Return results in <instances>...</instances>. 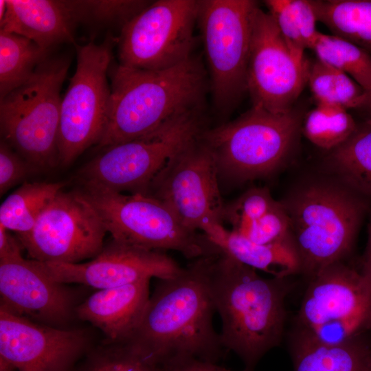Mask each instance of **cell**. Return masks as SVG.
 Returning a JSON list of instances; mask_svg holds the SVG:
<instances>
[{"label": "cell", "instance_id": "cell-1", "mask_svg": "<svg viewBox=\"0 0 371 371\" xmlns=\"http://www.w3.org/2000/svg\"><path fill=\"white\" fill-rule=\"evenodd\" d=\"M216 255V254H215ZM215 255L195 259L171 278L159 280L128 343L161 369L188 359L217 363L223 357L209 290Z\"/></svg>", "mask_w": 371, "mask_h": 371}, {"label": "cell", "instance_id": "cell-2", "mask_svg": "<svg viewBox=\"0 0 371 371\" xmlns=\"http://www.w3.org/2000/svg\"><path fill=\"white\" fill-rule=\"evenodd\" d=\"M284 280L264 278L221 252L213 258L209 290L221 319V344L241 359L246 370L282 339L289 291Z\"/></svg>", "mask_w": 371, "mask_h": 371}, {"label": "cell", "instance_id": "cell-3", "mask_svg": "<svg viewBox=\"0 0 371 371\" xmlns=\"http://www.w3.org/2000/svg\"><path fill=\"white\" fill-rule=\"evenodd\" d=\"M207 86L204 68L193 56L157 70L118 65L111 74L107 122L98 147L142 137L181 115L201 109Z\"/></svg>", "mask_w": 371, "mask_h": 371}, {"label": "cell", "instance_id": "cell-4", "mask_svg": "<svg viewBox=\"0 0 371 371\" xmlns=\"http://www.w3.org/2000/svg\"><path fill=\"white\" fill-rule=\"evenodd\" d=\"M282 202L300 271L309 279L343 262L368 209L363 196L341 183L322 181L302 186Z\"/></svg>", "mask_w": 371, "mask_h": 371}, {"label": "cell", "instance_id": "cell-5", "mask_svg": "<svg viewBox=\"0 0 371 371\" xmlns=\"http://www.w3.org/2000/svg\"><path fill=\"white\" fill-rule=\"evenodd\" d=\"M70 62L49 56L23 84L0 98V131L4 141L38 169L58 163L60 90Z\"/></svg>", "mask_w": 371, "mask_h": 371}, {"label": "cell", "instance_id": "cell-6", "mask_svg": "<svg viewBox=\"0 0 371 371\" xmlns=\"http://www.w3.org/2000/svg\"><path fill=\"white\" fill-rule=\"evenodd\" d=\"M301 126V114L295 108L277 114L252 106L234 120L205 129L200 137L212 152L219 176L243 182L278 168Z\"/></svg>", "mask_w": 371, "mask_h": 371}, {"label": "cell", "instance_id": "cell-7", "mask_svg": "<svg viewBox=\"0 0 371 371\" xmlns=\"http://www.w3.org/2000/svg\"><path fill=\"white\" fill-rule=\"evenodd\" d=\"M82 191L114 240L149 250H173L194 260L219 253L204 234L186 227L158 199L87 186Z\"/></svg>", "mask_w": 371, "mask_h": 371}, {"label": "cell", "instance_id": "cell-8", "mask_svg": "<svg viewBox=\"0 0 371 371\" xmlns=\"http://www.w3.org/2000/svg\"><path fill=\"white\" fill-rule=\"evenodd\" d=\"M205 128L201 112H188L145 136L104 148L82 168L79 178L83 186L146 194L167 161Z\"/></svg>", "mask_w": 371, "mask_h": 371}, {"label": "cell", "instance_id": "cell-9", "mask_svg": "<svg viewBox=\"0 0 371 371\" xmlns=\"http://www.w3.org/2000/svg\"><path fill=\"white\" fill-rule=\"evenodd\" d=\"M117 38L76 45L77 65L62 98L58 133V163L71 164L100 142L107 122L111 85L107 74Z\"/></svg>", "mask_w": 371, "mask_h": 371}, {"label": "cell", "instance_id": "cell-10", "mask_svg": "<svg viewBox=\"0 0 371 371\" xmlns=\"http://www.w3.org/2000/svg\"><path fill=\"white\" fill-rule=\"evenodd\" d=\"M251 0L199 1V26L215 107L225 113L247 90L252 20Z\"/></svg>", "mask_w": 371, "mask_h": 371}, {"label": "cell", "instance_id": "cell-11", "mask_svg": "<svg viewBox=\"0 0 371 371\" xmlns=\"http://www.w3.org/2000/svg\"><path fill=\"white\" fill-rule=\"evenodd\" d=\"M371 328V286L359 270L343 262L309 279L297 315L296 331L337 344Z\"/></svg>", "mask_w": 371, "mask_h": 371}, {"label": "cell", "instance_id": "cell-12", "mask_svg": "<svg viewBox=\"0 0 371 371\" xmlns=\"http://www.w3.org/2000/svg\"><path fill=\"white\" fill-rule=\"evenodd\" d=\"M199 1L158 0L121 29L117 38L120 65L157 70L189 58L194 45Z\"/></svg>", "mask_w": 371, "mask_h": 371}, {"label": "cell", "instance_id": "cell-13", "mask_svg": "<svg viewBox=\"0 0 371 371\" xmlns=\"http://www.w3.org/2000/svg\"><path fill=\"white\" fill-rule=\"evenodd\" d=\"M200 135L167 161L146 193L165 203L193 232L223 225L225 207L215 157Z\"/></svg>", "mask_w": 371, "mask_h": 371}, {"label": "cell", "instance_id": "cell-14", "mask_svg": "<svg viewBox=\"0 0 371 371\" xmlns=\"http://www.w3.org/2000/svg\"><path fill=\"white\" fill-rule=\"evenodd\" d=\"M106 232L100 215L82 190H62L33 228L17 238L32 260L79 263L99 254Z\"/></svg>", "mask_w": 371, "mask_h": 371}, {"label": "cell", "instance_id": "cell-15", "mask_svg": "<svg viewBox=\"0 0 371 371\" xmlns=\"http://www.w3.org/2000/svg\"><path fill=\"white\" fill-rule=\"evenodd\" d=\"M308 60L289 49L271 16L259 6L251 26L247 90L252 106L273 113H286L307 83Z\"/></svg>", "mask_w": 371, "mask_h": 371}, {"label": "cell", "instance_id": "cell-16", "mask_svg": "<svg viewBox=\"0 0 371 371\" xmlns=\"http://www.w3.org/2000/svg\"><path fill=\"white\" fill-rule=\"evenodd\" d=\"M92 348L85 329L38 324L0 307V357L17 371H75Z\"/></svg>", "mask_w": 371, "mask_h": 371}, {"label": "cell", "instance_id": "cell-17", "mask_svg": "<svg viewBox=\"0 0 371 371\" xmlns=\"http://www.w3.org/2000/svg\"><path fill=\"white\" fill-rule=\"evenodd\" d=\"M54 280L97 290L176 276L182 269L164 251L138 247L111 239L95 258L79 263L40 262Z\"/></svg>", "mask_w": 371, "mask_h": 371}, {"label": "cell", "instance_id": "cell-18", "mask_svg": "<svg viewBox=\"0 0 371 371\" xmlns=\"http://www.w3.org/2000/svg\"><path fill=\"white\" fill-rule=\"evenodd\" d=\"M0 307L38 324L69 328L76 318L78 296L51 278L40 262L0 260Z\"/></svg>", "mask_w": 371, "mask_h": 371}, {"label": "cell", "instance_id": "cell-19", "mask_svg": "<svg viewBox=\"0 0 371 371\" xmlns=\"http://www.w3.org/2000/svg\"><path fill=\"white\" fill-rule=\"evenodd\" d=\"M149 282L97 290L77 306L76 318L98 328L105 337L103 342H127L148 304Z\"/></svg>", "mask_w": 371, "mask_h": 371}, {"label": "cell", "instance_id": "cell-20", "mask_svg": "<svg viewBox=\"0 0 371 371\" xmlns=\"http://www.w3.org/2000/svg\"><path fill=\"white\" fill-rule=\"evenodd\" d=\"M6 12L1 29L26 37L51 49L58 44L74 43L76 23L65 1L5 0Z\"/></svg>", "mask_w": 371, "mask_h": 371}, {"label": "cell", "instance_id": "cell-21", "mask_svg": "<svg viewBox=\"0 0 371 371\" xmlns=\"http://www.w3.org/2000/svg\"><path fill=\"white\" fill-rule=\"evenodd\" d=\"M202 232L220 252L257 271L282 279L300 271V258L292 240L256 243L222 224L209 225Z\"/></svg>", "mask_w": 371, "mask_h": 371}, {"label": "cell", "instance_id": "cell-22", "mask_svg": "<svg viewBox=\"0 0 371 371\" xmlns=\"http://www.w3.org/2000/svg\"><path fill=\"white\" fill-rule=\"evenodd\" d=\"M291 354L294 371H371V346L361 336L327 344L295 330Z\"/></svg>", "mask_w": 371, "mask_h": 371}, {"label": "cell", "instance_id": "cell-23", "mask_svg": "<svg viewBox=\"0 0 371 371\" xmlns=\"http://www.w3.org/2000/svg\"><path fill=\"white\" fill-rule=\"evenodd\" d=\"M326 164L341 184L364 196H371V122L357 124L352 135L330 150Z\"/></svg>", "mask_w": 371, "mask_h": 371}, {"label": "cell", "instance_id": "cell-24", "mask_svg": "<svg viewBox=\"0 0 371 371\" xmlns=\"http://www.w3.org/2000/svg\"><path fill=\"white\" fill-rule=\"evenodd\" d=\"M317 21L371 54V0H311Z\"/></svg>", "mask_w": 371, "mask_h": 371}, {"label": "cell", "instance_id": "cell-25", "mask_svg": "<svg viewBox=\"0 0 371 371\" xmlns=\"http://www.w3.org/2000/svg\"><path fill=\"white\" fill-rule=\"evenodd\" d=\"M65 186L63 181L24 182L2 202L0 225L17 235L29 232L42 212Z\"/></svg>", "mask_w": 371, "mask_h": 371}, {"label": "cell", "instance_id": "cell-26", "mask_svg": "<svg viewBox=\"0 0 371 371\" xmlns=\"http://www.w3.org/2000/svg\"><path fill=\"white\" fill-rule=\"evenodd\" d=\"M50 51L26 37L0 30V98L26 82Z\"/></svg>", "mask_w": 371, "mask_h": 371}, {"label": "cell", "instance_id": "cell-27", "mask_svg": "<svg viewBox=\"0 0 371 371\" xmlns=\"http://www.w3.org/2000/svg\"><path fill=\"white\" fill-rule=\"evenodd\" d=\"M289 49L300 59L311 49L319 32L311 0H266L264 1Z\"/></svg>", "mask_w": 371, "mask_h": 371}, {"label": "cell", "instance_id": "cell-28", "mask_svg": "<svg viewBox=\"0 0 371 371\" xmlns=\"http://www.w3.org/2000/svg\"><path fill=\"white\" fill-rule=\"evenodd\" d=\"M307 83L317 103L356 110L366 92L348 75L316 58L308 61Z\"/></svg>", "mask_w": 371, "mask_h": 371}, {"label": "cell", "instance_id": "cell-29", "mask_svg": "<svg viewBox=\"0 0 371 371\" xmlns=\"http://www.w3.org/2000/svg\"><path fill=\"white\" fill-rule=\"evenodd\" d=\"M311 49L317 58L348 75L366 93L371 92L370 54L346 39L319 32Z\"/></svg>", "mask_w": 371, "mask_h": 371}, {"label": "cell", "instance_id": "cell-30", "mask_svg": "<svg viewBox=\"0 0 371 371\" xmlns=\"http://www.w3.org/2000/svg\"><path fill=\"white\" fill-rule=\"evenodd\" d=\"M357 126V123L346 109L317 103L304 117L302 131L313 144L331 150L346 141Z\"/></svg>", "mask_w": 371, "mask_h": 371}, {"label": "cell", "instance_id": "cell-31", "mask_svg": "<svg viewBox=\"0 0 371 371\" xmlns=\"http://www.w3.org/2000/svg\"><path fill=\"white\" fill-rule=\"evenodd\" d=\"M75 371H161L128 343H105L92 349Z\"/></svg>", "mask_w": 371, "mask_h": 371}, {"label": "cell", "instance_id": "cell-32", "mask_svg": "<svg viewBox=\"0 0 371 371\" xmlns=\"http://www.w3.org/2000/svg\"><path fill=\"white\" fill-rule=\"evenodd\" d=\"M76 25H117L121 29L151 2L140 0L65 1Z\"/></svg>", "mask_w": 371, "mask_h": 371}, {"label": "cell", "instance_id": "cell-33", "mask_svg": "<svg viewBox=\"0 0 371 371\" xmlns=\"http://www.w3.org/2000/svg\"><path fill=\"white\" fill-rule=\"evenodd\" d=\"M277 202L268 188H251L225 204L223 220L231 225L232 231L243 236Z\"/></svg>", "mask_w": 371, "mask_h": 371}, {"label": "cell", "instance_id": "cell-34", "mask_svg": "<svg viewBox=\"0 0 371 371\" xmlns=\"http://www.w3.org/2000/svg\"><path fill=\"white\" fill-rule=\"evenodd\" d=\"M242 236L259 244H271L292 240L289 218L282 202L278 201Z\"/></svg>", "mask_w": 371, "mask_h": 371}, {"label": "cell", "instance_id": "cell-35", "mask_svg": "<svg viewBox=\"0 0 371 371\" xmlns=\"http://www.w3.org/2000/svg\"><path fill=\"white\" fill-rule=\"evenodd\" d=\"M37 169L4 141L0 142V195L18 184Z\"/></svg>", "mask_w": 371, "mask_h": 371}, {"label": "cell", "instance_id": "cell-36", "mask_svg": "<svg viewBox=\"0 0 371 371\" xmlns=\"http://www.w3.org/2000/svg\"><path fill=\"white\" fill-rule=\"evenodd\" d=\"M23 249L19 238H16L4 227L0 225V260H12L23 258Z\"/></svg>", "mask_w": 371, "mask_h": 371}, {"label": "cell", "instance_id": "cell-37", "mask_svg": "<svg viewBox=\"0 0 371 371\" xmlns=\"http://www.w3.org/2000/svg\"><path fill=\"white\" fill-rule=\"evenodd\" d=\"M161 370V371H232L218 366L217 363L194 359Z\"/></svg>", "mask_w": 371, "mask_h": 371}, {"label": "cell", "instance_id": "cell-38", "mask_svg": "<svg viewBox=\"0 0 371 371\" xmlns=\"http://www.w3.org/2000/svg\"><path fill=\"white\" fill-rule=\"evenodd\" d=\"M371 286V216L368 227V242L359 270Z\"/></svg>", "mask_w": 371, "mask_h": 371}, {"label": "cell", "instance_id": "cell-39", "mask_svg": "<svg viewBox=\"0 0 371 371\" xmlns=\"http://www.w3.org/2000/svg\"><path fill=\"white\" fill-rule=\"evenodd\" d=\"M355 111L361 115L363 121L371 122V92L366 93L363 103Z\"/></svg>", "mask_w": 371, "mask_h": 371}, {"label": "cell", "instance_id": "cell-40", "mask_svg": "<svg viewBox=\"0 0 371 371\" xmlns=\"http://www.w3.org/2000/svg\"><path fill=\"white\" fill-rule=\"evenodd\" d=\"M0 371H17V370L12 363L0 357Z\"/></svg>", "mask_w": 371, "mask_h": 371}, {"label": "cell", "instance_id": "cell-41", "mask_svg": "<svg viewBox=\"0 0 371 371\" xmlns=\"http://www.w3.org/2000/svg\"><path fill=\"white\" fill-rule=\"evenodd\" d=\"M6 1L5 0H0V21L3 18L6 12Z\"/></svg>", "mask_w": 371, "mask_h": 371}, {"label": "cell", "instance_id": "cell-42", "mask_svg": "<svg viewBox=\"0 0 371 371\" xmlns=\"http://www.w3.org/2000/svg\"><path fill=\"white\" fill-rule=\"evenodd\" d=\"M244 371H248V370H245Z\"/></svg>", "mask_w": 371, "mask_h": 371}]
</instances>
